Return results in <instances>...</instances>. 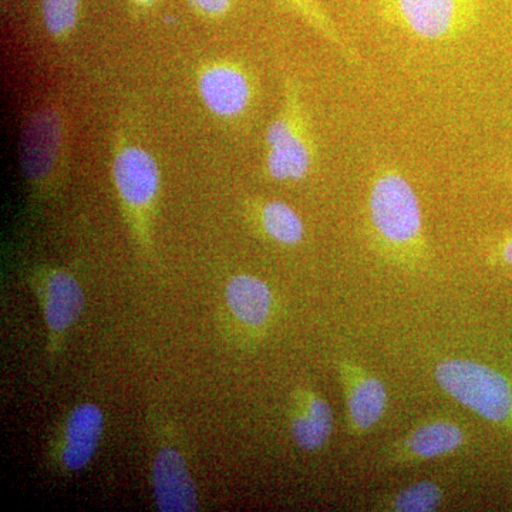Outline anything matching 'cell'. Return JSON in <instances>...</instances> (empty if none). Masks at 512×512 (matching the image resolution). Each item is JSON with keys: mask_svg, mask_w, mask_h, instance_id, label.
Listing matches in <instances>:
<instances>
[{"mask_svg": "<svg viewBox=\"0 0 512 512\" xmlns=\"http://www.w3.org/2000/svg\"><path fill=\"white\" fill-rule=\"evenodd\" d=\"M367 228L377 254L404 269L429 258L419 195L409 178L392 164L379 165L366 198Z\"/></svg>", "mask_w": 512, "mask_h": 512, "instance_id": "obj_1", "label": "cell"}, {"mask_svg": "<svg viewBox=\"0 0 512 512\" xmlns=\"http://www.w3.org/2000/svg\"><path fill=\"white\" fill-rule=\"evenodd\" d=\"M318 161V146L301 87L286 79L281 109L265 133L264 168L276 183H301Z\"/></svg>", "mask_w": 512, "mask_h": 512, "instance_id": "obj_2", "label": "cell"}, {"mask_svg": "<svg viewBox=\"0 0 512 512\" xmlns=\"http://www.w3.org/2000/svg\"><path fill=\"white\" fill-rule=\"evenodd\" d=\"M111 174L131 234L140 248L150 254L161 188L157 160L146 147L119 138L114 148Z\"/></svg>", "mask_w": 512, "mask_h": 512, "instance_id": "obj_3", "label": "cell"}, {"mask_svg": "<svg viewBox=\"0 0 512 512\" xmlns=\"http://www.w3.org/2000/svg\"><path fill=\"white\" fill-rule=\"evenodd\" d=\"M434 380L448 397L481 419L512 429V379L494 367L448 357L434 366Z\"/></svg>", "mask_w": 512, "mask_h": 512, "instance_id": "obj_4", "label": "cell"}, {"mask_svg": "<svg viewBox=\"0 0 512 512\" xmlns=\"http://www.w3.org/2000/svg\"><path fill=\"white\" fill-rule=\"evenodd\" d=\"M383 22L423 42H447L480 19V0H377Z\"/></svg>", "mask_w": 512, "mask_h": 512, "instance_id": "obj_5", "label": "cell"}, {"mask_svg": "<svg viewBox=\"0 0 512 512\" xmlns=\"http://www.w3.org/2000/svg\"><path fill=\"white\" fill-rule=\"evenodd\" d=\"M64 119L59 109L42 107L30 114L20 136V165L37 195L50 191L63 158Z\"/></svg>", "mask_w": 512, "mask_h": 512, "instance_id": "obj_6", "label": "cell"}, {"mask_svg": "<svg viewBox=\"0 0 512 512\" xmlns=\"http://www.w3.org/2000/svg\"><path fill=\"white\" fill-rule=\"evenodd\" d=\"M30 285L42 306L49 339V352L62 350L67 332L82 316L84 292L79 281L63 269L37 268L30 275Z\"/></svg>", "mask_w": 512, "mask_h": 512, "instance_id": "obj_7", "label": "cell"}, {"mask_svg": "<svg viewBox=\"0 0 512 512\" xmlns=\"http://www.w3.org/2000/svg\"><path fill=\"white\" fill-rule=\"evenodd\" d=\"M336 375L345 399L346 427L352 437H365L386 416L389 392L375 373L352 357L335 360Z\"/></svg>", "mask_w": 512, "mask_h": 512, "instance_id": "obj_8", "label": "cell"}, {"mask_svg": "<svg viewBox=\"0 0 512 512\" xmlns=\"http://www.w3.org/2000/svg\"><path fill=\"white\" fill-rule=\"evenodd\" d=\"M466 444L467 431L458 421L437 417L421 421L409 433L384 448L380 463L386 467L427 463L454 456Z\"/></svg>", "mask_w": 512, "mask_h": 512, "instance_id": "obj_9", "label": "cell"}, {"mask_svg": "<svg viewBox=\"0 0 512 512\" xmlns=\"http://www.w3.org/2000/svg\"><path fill=\"white\" fill-rule=\"evenodd\" d=\"M198 92L214 116L239 119L254 103V80L242 64L215 60L205 64L198 74Z\"/></svg>", "mask_w": 512, "mask_h": 512, "instance_id": "obj_10", "label": "cell"}, {"mask_svg": "<svg viewBox=\"0 0 512 512\" xmlns=\"http://www.w3.org/2000/svg\"><path fill=\"white\" fill-rule=\"evenodd\" d=\"M104 430V414L99 406L83 403L67 414L56 437L53 456L64 471H80L96 456Z\"/></svg>", "mask_w": 512, "mask_h": 512, "instance_id": "obj_11", "label": "cell"}, {"mask_svg": "<svg viewBox=\"0 0 512 512\" xmlns=\"http://www.w3.org/2000/svg\"><path fill=\"white\" fill-rule=\"evenodd\" d=\"M153 490L161 512L198 510V494L187 461L180 448L164 443L153 463Z\"/></svg>", "mask_w": 512, "mask_h": 512, "instance_id": "obj_12", "label": "cell"}, {"mask_svg": "<svg viewBox=\"0 0 512 512\" xmlns=\"http://www.w3.org/2000/svg\"><path fill=\"white\" fill-rule=\"evenodd\" d=\"M335 419L328 400L311 387H299L292 393L289 407V431L296 447L308 453L328 446Z\"/></svg>", "mask_w": 512, "mask_h": 512, "instance_id": "obj_13", "label": "cell"}, {"mask_svg": "<svg viewBox=\"0 0 512 512\" xmlns=\"http://www.w3.org/2000/svg\"><path fill=\"white\" fill-rule=\"evenodd\" d=\"M225 301L231 315L252 335H262L271 325L275 312L274 291L258 276H232L225 288Z\"/></svg>", "mask_w": 512, "mask_h": 512, "instance_id": "obj_14", "label": "cell"}, {"mask_svg": "<svg viewBox=\"0 0 512 512\" xmlns=\"http://www.w3.org/2000/svg\"><path fill=\"white\" fill-rule=\"evenodd\" d=\"M259 229L266 238L284 245L298 247L306 237L305 222L295 208L279 200L255 201L251 207Z\"/></svg>", "mask_w": 512, "mask_h": 512, "instance_id": "obj_15", "label": "cell"}, {"mask_svg": "<svg viewBox=\"0 0 512 512\" xmlns=\"http://www.w3.org/2000/svg\"><path fill=\"white\" fill-rule=\"evenodd\" d=\"M282 9L302 20L313 32L318 33L330 46L338 50L340 56L350 64L359 63L355 47L350 45L340 32L338 25L320 5L319 0H275Z\"/></svg>", "mask_w": 512, "mask_h": 512, "instance_id": "obj_16", "label": "cell"}, {"mask_svg": "<svg viewBox=\"0 0 512 512\" xmlns=\"http://www.w3.org/2000/svg\"><path fill=\"white\" fill-rule=\"evenodd\" d=\"M444 490L436 481H417L397 491L382 503L384 511L434 512L444 503Z\"/></svg>", "mask_w": 512, "mask_h": 512, "instance_id": "obj_17", "label": "cell"}, {"mask_svg": "<svg viewBox=\"0 0 512 512\" xmlns=\"http://www.w3.org/2000/svg\"><path fill=\"white\" fill-rule=\"evenodd\" d=\"M82 0H42V18L55 40L69 39L79 23Z\"/></svg>", "mask_w": 512, "mask_h": 512, "instance_id": "obj_18", "label": "cell"}, {"mask_svg": "<svg viewBox=\"0 0 512 512\" xmlns=\"http://www.w3.org/2000/svg\"><path fill=\"white\" fill-rule=\"evenodd\" d=\"M190 6L200 18L220 22L227 18L234 8V0H188Z\"/></svg>", "mask_w": 512, "mask_h": 512, "instance_id": "obj_19", "label": "cell"}, {"mask_svg": "<svg viewBox=\"0 0 512 512\" xmlns=\"http://www.w3.org/2000/svg\"><path fill=\"white\" fill-rule=\"evenodd\" d=\"M491 256L498 264L512 268V232L504 235L491 249Z\"/></svg>", "mask_w": 512, "mask_h": 512, "instance_id": "obj_20", "label": "cell"}, {"mask_svg": "<svg viewBox=\"0 0 512 512\" xmlns=\"http://www.w3.org/2000/svg\"><path fill=\"white\" fill-rule=\"evenodd\" d=\"M158 3V0H130L131 9L137 13L150 12Z\"/></svg>", "mask_w": 512, "mask_h": 512, "instance_id": "obj_21", "label": "cell"}]
</instances>
